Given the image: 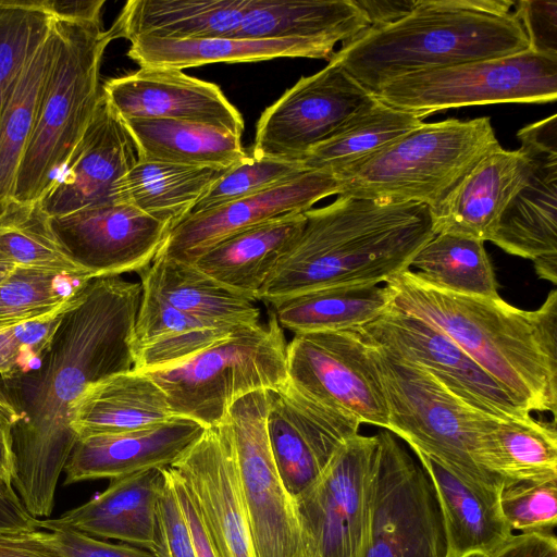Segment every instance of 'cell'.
<instances>
[{"instance_id": "cell-1", "label": "cell", "mask_w": 557, "mask_h": 557, "mask_svg": "<svg viewBox=\"0 0 557 557\" xmlns=\"http://www.w3.org/2000/svg\"><path fill=\"white\" fill-rule=\"evenodd\" d=\"M140 297L141 284L121 275L91 278L63 312L37 366L0 379L18 417L11 484L36 519L51 515L59 476L77 442L72 405L89 385L134 368Z\"/></svg>"}, {"instance_id": "cell-2", "label": "cell", "mask_w": 557, "mask_h": 557, "mask_svg": "<svg viewBox=\"0 0 557 557\" xmlns=\"http://www.w3.org/2000/svg\"><path fill=\"white\" fill-rule=\"evenodd\" d=\"M385 285L393 306L454 341L529 412L557 411V290L535 310L499 295L455 294L431 286L411 269Z\"/></svg>"}, {"instance_id": "cell-3", "label": "cell", "mask_w": 557, "mask_h": 557, "mask_svg": "<svg viewBox=\"0 0 557 557\" xmlns=\"http://www.w3.org/2000/svg\"><path fill=\"white\" fill-rule=\"evenodd\" d=\"M304 214L302 230L258 294L270 306L320 288L385 283L434 237L421 203L339 195Z\"/></svg>"}, {"instance_id": "cell-4", "label": "cell", "mask_w": 557, "mask_h": 557, "mask_svg": "<svg viewBox=\"0 0 557 557\" xmlns=\"http://www.w3.org/2000/svg\"><path fill=\"white\" fill-rule=\"evenodd\" d=\"M508 0H417L401 18L369 27L329 61L370 92L396 78L528 50Z\"/></svg>"}, {"instance_id": "cell-5", "label": "cell", "mask_w": 557, "mask_h": 557, "mask_svg": "<svg viewBox=\"0 0 557 557\" xmlns=\"http://www.w3.org/2000/svg\"><path fill=\"white\" fill-rule=\"evenodd\" d=\"M111 41L101 22L53 17L51 61L12 200L38 202L61 173L101 97L100 67Z\"/></svg>"}, {"instance_id": "cell-6", "label": "cell", "mask_w": 557, "mask_h": 557, "mask_svg": "<svg viewBox=\"0 0 557 557\" xmlns=\"http://www.w3.org/2000/svg\"><path fill=\"white\" fill-rule=\"evenodd\" d=\"M499 147L488 116L423 122L339 175L338 196L432 208Z\"/></svg>"}, {"instance_id": "cell-7", "label": "cell", "mask_w": 557, "mask_h": 557, "mask_svg": "<svg viewBox=\"0 0 557 557\" xmlns=\"http://www.w3.org/2000/svg\"><path fill=\"white\" fill-rule=\"evenodd\" d=\"M367 345L387 401V431L470 487L499 494L503 485L480 468L478 457L485 434L500 419L467 405L423 368Z\"/></svg>"}, {"instance_id": "cell-8", "label": "cell", "mask_w": 557, "mask_h": 557, "mask_svg": "<svg viewBox=\"0 0 557 557\" xmlns=\"http://www.w3.org/2000/svg\"><path fill=\"white\" fill-rule=\"evenodd\" d=\"M286 349L283 329L270 311L267 322L242 325L194 357L145 374L164 392L174 416L212 428L244 395L287 384Z\"/></svg>"}, {"instance_id": "cell-9", "label": "cell", "mask_w": 557, "mask_h": 557, "mask_svg": "<svg viewBox=\"0 0 557 557\" xmlns=\"http://www.w3.org/2000/svg\"><path fill=\"white\" fill-rule=\"evenodd\" d=\"M384 103L424 119L441 110L557 98V55L530 50L412 73L381 86Z\"/></svg>"}, {"instance_id": "cell-10", "label": "cell", "mask_w": 557, "mask_h": 557, "mask_svg": "<svg viewBox=\"0 0 557 557\" xmlns=\"http://www.w3.org/2000/svg\"><path fill=\"white\" fill-rule=\"evenodd\" d=\"M379 438L347 440L319 478L294 497L299 557H364L371 537Z\"/></svg>"}, {"instance_id": "cell-11", "label": "cell", "mask_w": 557, "mask_h": 557, "mask_svg": "<svg viewBox=\"0 0 557 557\" xmlns=\"http://www.w3.org/2000/svg\"><path fill=\"white\" fill-rule=\"evenodd\" d=\"M271 398L267 389L246 394L230 406L225 419L257 557H299L295 500L277 472L268 436Z\"/></svg>"}, {"instance_id": "cell-12", "label": "cell", "mask_w": 557, "mask_h": 557, "mask_svg": "<svg viewBox=\"0 0 557 557\" xmlns=\"http://www.w3.org/2000/svg\"><path fill=\"white\" fill-rule=\"evenodd\" d=\"M288 383L360 424L389 428L387 401L369 346L351 329L295 334L287 344Z\"/></svg>"}, {"instance_id": "cell-13", "label": "cell", "mask_w": 557, "mask_h": 557, "mask_svg": "<svg viewBox=\"0 0 557 557\" xmlns=\"http://www.w3.org/2000/svg\"><path fill=\"white\" fill-rule=\"evenodd\" d=\"M372 528L364 557H444L445 541L430 480L389 431L377 433Z\"/></svg>"}, {"instance_id": "cell-14", "label": "cell", "mask_w": 557, "mask_h": 557, "mask_svg": "<svg viewBox=\"0 0 557 557\" xmlns=\"http://www.w3.org/2000/svg\"><path fill=\"white\" fill-rule=\"evenodd\" d=\"M373 94L333 61L301 77L260 115L253 157L301 160L332 137Z\"/></svg>"}, {"instance_id": "cell-15", "label": "cell", "mask_w": 557, "mask_h": 557, "mask_svg": "<svg viewBox=\"0 0 557 557\" xmlns=\"http://www.w3.org/2000/svg\"><path fill=\"white\" fill-rule=\"evenodd\" d=\"M352 330L367 344L423 368L478 410L500 420L531 416L447 335L393 305L373 321Z\"/></svg>"}, {"instance_id": "cell-16", "label": "cell", "mask_w": 557, "mask_h": 557, "mask_svg": "<svg viewBox=\"0 0 557 557\" xmlns=\"http://www.w3.org/2000/svg\"><path fill=\"white\" fill-rule=\"evenodd\" d=\"M517 137L530 170L491 242L507 253L532 260L537 276L556 285L557 115L522 127Z\"/></svg>"}, {"instance_id": "cell-17", "label": "cell", "mask_w": 557, "mask_h": 557, "mask_svg": "<svg viewBox=\"0 0 557 557\" xmlns=\"http://www.w3.org/2000/svg\"><path fill=\"white\" fill-rule=\"evenodd\" d=\"M49 222L64 252L91 278L147 269L172 230L170 223L121 201L49 216Z\"/></svg>"}, {"instance_id": "cell-18", "label": "cell", "mask_w": 557, "mask_h": 557, "mask_svg": "<svg viewBox=\"0 0 557 557\" xmlns=\"http://www.w3.org/2000/svg\"><path fill=\"white\" fill-rule=\"evenodd\" d=\"M170 469L196 506L219 557H257L225 417Z\"/></svg>"}, {"instance_id": "cell-19", "label": "cell", "mask_w": 557, "mask_h": 557, "mask_svg": "<svg viewBox=\"0 0 557 557\" xmlns=\"http://www.w3.org/2000/svg\"><path fill=\"white\" fill-rule=\"evenodd\" d=\"M360 423L310 399L288 382L272 392L267 429L274 462L287 492L296 497L322 473Z\"/></svg>"}, {"instance_id": "cell-20", "label": "cell", "mask_w": 557, "mask_h": 557, "mask_svg": "<svg viewBox=\"0 0 557 557\" xmlns=\"http://www.w3.org/2000/svg\"><path fill=\"white\" fill-rule=\"evenodd\" d=\"M139 160L132 134L101 92L87 128L39 205L52 218L114 201L116 183Z\"/></svg>"}, {"instance_id": "cell-21", "label": "cell", "mask_w": 557, "mask_h": 557, "mask_svg": "<svg viewBox=\"0 0 557 557\" xmlns=\"http://www.w3.org/2000/svg\"><path fill=\"white\" fill-rule=\"evenodd\" d=\"M122 120H173L206 124L242 136L244 120L218 85L165 67H139L101 88Z\"/></svg>"}, {"instance_id": "cell-22", "label": "cell", "mask_w": 557, "mask_h": 557, "mask_svg": "<svg viewBox=\"0 0 557 557\" xmlns=\"http://www.w3.org/2000/svg\"><path fill=\"white\" fill-rule=\"evenodd\" d=\"M339 194V181L326 171H308L263 193L186 215L170 232L158 255L193 263L222 239L278 216L304 213L319 200Z\"/></svg>"}, {"instance_id": "cell-23", "label": "cell", "mask_w": 557, "mask_h": 557, "mask_svg": "<svg viewBox=\"0 0 557 557\" xmlns=\"http://www.w3.org/2000/svg\"><path fill=\"white\" fill-rule=\"evenodd\" d=\"M206 426L185 417L132 431L77 440L64 467V484L114 479L174 463L205 433Z\"/></svg>"}, {"instance_id": "cell-24", "label": "cell", "mask_w": 557, "mask_h": 557, "mask_svg": "<svg viewBox=\"0 0 557 557\" xmlns=\"http://www.w3.org/2000/svg\"><path fill=\"white\" fill-rule=\"evenodd\" d=\"M529 170L521 149L500 146L487 153L438 205L429 208L434 235L449 233L491 242Z\"/></svg>"}, {"instance_id": "cell-25", "label": "cell", "mask_w": 557, "mask_h": 557, "mask_svg": "<svg viewBox=\"0 0 557 557\" xmlns=\"http://www.w3.org/2000/svg\"><path fill=\"white\" fill-rule=\"evenodd\" d=\"M165 482L163 468L110 480L89 502L39 528L70 529L97 539H114L150 550L157 530V505Z\"/></svg>"}, {"instance_id": "cell-26", "label": "cell", "mask_w": 557, "mask_h": 557, "mask_svg": "<svg viewBox=\"0 0 557 557\" xmlns=\"http://www.w3.org/2000/svg\"><path fill=\"white\" fill-rule=\"evenodd\" d=\"M413 454L434 491L445 541L444 557L486 556L513 535L499 507L500 493L476 491L431 457Z\"/></svg>"}, {"instance_id": "cell-27", "label": "cell", "mask_w": 557, "mask_h": 557, "mask_svg": "<svg viewBox=\"0 0 557 557\" xmlns=\"http://www.w3.org/2000/svg\"><path fill=\"white\" fill-rule=\"evenodd\" d=\"M335 45L313 39H252L234 37L164 39L139 37L127 57L139 67L184 70L211 63H246L277 58L330 60Z\"/></svg>"}, {"instance_id": "cell-28", "label": "cell", "mask_w": 557, "mask_h": 557, "mask_svg": "<svg viewBox=\"0 0 557 557\" xmlns=\"http://www.w3.org/2000/svg\"><path fill=\"white\" fill-rule=\"evenodd\" d=\"M174 414L161 387L134 369L89 385L70 410L77 440L150 426Z\"/></svg>"}, {"instance_id": "cell-29", "label": "cell", "mask_w": 557, "mask_h": 557, "mask_svg": "<svg viewBox=\"0 0 557 557\" xmlns=\"http://www.w3.org/2000/svg\"><path fill=\"white\" fill-rule=\"evenodd\" d=\"M370 27L355 0H246L234 38L313 39L334 45Z\"/></svg>"}, {"instance_id": "cell-30", "label": "cell", "mask_w": 557, "mask_h": 557, "mask_svg": "<svg viewBox=\"0 0 557 557\" xmlns=\"http://www.w3.org/2000/svg\"><path fill=\"white\" fill-rule=\"evenodd\" d=\"M305 220L304 213H293L253 225L216 243L193 264L258 300L260 289L299 235Z\"/></svg>"}, {"instance_id": "cell-31", "label": "cell", "mask_w": 557, "mask_h": 557, "mask_svg": "<svg viewBox=\"0 0 557 557\" xmlns=\"http://www.w3.org/2000/svg\"><path fill=\"white\" fill-rule=\"evenodd\" d=\"M246 0H131L108 33L112 40L139 37L193 39L231 37Z\"/></svg>"}, {"instance_id": "cell-32", "label": "cell", "mask_w": 557, "mask_h": 557, "mask_svg": "<svg viewBox=\"0 0 557 557\" xmlns=\"http://www.w3.org/2000/svg\"><path fill=\"white\" fill-rule=\"evenodd\" d=\"M139 275L140 282L150 285L169 304L191 317L230 325L260 322L258 300L225 286L193 263L158 255Z\"/></svg>"}, {"instance_id": "cell-33", "label": "cell", "mask_w": 557, "mask_h": 557, "mask_svg": "<svg viewBox=\"0 0 557 557\" xmlns=\"http://www.w3.org/2000/svg\"><path fill=\"white\" fill-rule=\"evenodd\" d=\"M478 463L503 487L557 480L556 421L498 420L482 441Z\"/></svg>"}, {"instance_id": "cell-34", "label": "cell", "mask_w": 557, "mask_h": 557, "mask_svg": "<svg viewBox=\"0 0 557 557\" xmlns=\"http://www.w3.org/2000/svg\"><path fill=\"white\" fill-rule=\"evenodd\" d=\"M230 168L139 160L116 183L113 200L129 203L173 228Z\"/></svg>"}, {"instance_id": "cell-35", "label": "cell", "mask_w": 557, "mask_h": 557, "mask_svg": "<svg viewBox=\"0 0 557 557\" xmlns=\"http://www.w3.org/2000/svg\"><path fill=\"white\" fill-rule=\"evenodd\" d=\"M140 160L230 168L247 153L242 136L215 126L173 120H123Z\"/></svg>"}, {"instance_id": "cell-36", "label": "cell", "mask_w": 557, "mask_h": 557, "mask_svg": "<svg viewBox=\"0 0 557 557\" xmlns=\"http://www.w3.org/2000/svg\"><path fill=\"white\" fill-rule=\"evenodd\" d=\"M393 305L384 285H346L309 290L272 305L278 324L294 334L351 330Z\"/></svg>"}, {"instance_id": "cell-37", "label": "cell", "mask_w": 557, "mask_h": 557, "mask_svg": "<svg viewBox=\"0 0 557 557\" xmlns=\"http://www.w3.org/2000/svg\"><path fill=\"white\" fill-rule=\"evenodd\" d=\"M423 124V119L373 98L332 137L310 149L300 160L309 171L338 177L389 144Z\"/></svg>"}, {"instance_id": "cell-38", "label": "cell", "mask_w": 557, "mask_h": 557, "mask_svg": "<svg viewBox=\"0 0 557 557\" xmlns=\"http://www.w3.org/2000/svg\"><path fill=\"white\" fill-rule=\"evenodd\" d=\"M426 284L460 295L496 297L498 284L484 243L460 235H434L409 269Z\"/></svg>"}, {"instance_id": "cell-39", "label": "cell", "mask_w": 557, "mask_h": 557, "mask_svg": "<svg viewBox=\"0 0 557 557\" xmlns=\"http://www.w3.org/2000/svg\"><path fill=\"white\" fill-rule=\"evenodd\" d=\"M52 55V28L0 112V213L12 201L16 173L30 138Z\"/></svg>"}, {"instance_id": "cell-40", "label": "cell", "mask_w": 557, "mask_h": 557, "mask_svg": "<svg viewBox=\"0 0 557 557\" xmlns=\"http://www.w3.org/2000/svg\"><path fill=\"white\" fill-rule=\"evenodd\" d=\"M90 280L15 265L0 282V330L65 309Z\"/></svg>"}, {"instance_id": "cell-41", "label": "cell", "mask_w": 557, "mask_h": 557, "mask_svg": "<svg viewBox=\"0 0 557 557\" xmlns=\"http://www.w3.org/2000/svg\"><path fill=\"white\" fill-rule=\"evenodd\" d=\"M0 250L18 267L88 275L64 252L39 201L12 200L0 213Z\"/></svg>"}, {"instance_id": "cell-42", "label": "cell", "mask_w": 557, "mask_h": 557, "mask_svg": "<svg viewBox=\"0 0 557 557\" xmlns=\"http://www.w3.org/2000/svg\"><path fill=\"white\" fill-rule=\"evenodd\" d=\"M52 23L41 0H0V112Z\"/></svg>"}, {"instance_id": "cell-43", "label": "cell", "mask_w": 557, "mask_h": 557, "mask_svg": "<svg viewBox=\"0 0 557 557\" xmlns=\"http://www.w3.org/2000/svg\"><path fill=\"white\" fill-rule=\"evenodd\" d=\"M308 171L299 160L247 154L210 186L187 215L263 193Z\"/></svg>"}, {"instance_id": "cell-44", "label": "cell", "mask_w": 557, "mask_h": 557, "mask_svg": "<svg viewBox=\"0 0 557 557\" xmlns=\"http://www.w3.org/2000/svg\"><path fill=\"white\" fill-rule=\"evenodd\" d=\"M499 507L512 531L553 532L557 524V480L505 486L499 494Z\"/></svg>"}, {"instance_id": "cell-45", "label": "cell", "mask_w": 557, "mask_h": 557, "mask_svg": "<svg viewBox=\"0 0 557 557\" xmlns=\"http://www.w3.org/2000/svg\"><path fill=\"white\" fill-rule=\"evenodd\" d=\"M65 309L0 330V377L2 380L24 374L37 366L60 325Z\"/></svg>"}, {"instance_id": "cell-46", "label": "cell", "mask_w": 557, "mask_h": 557, "mask_svg": "<svg viewBox=\"0 0 557 557\" xmlns=\"http://www.w3.org/2000/svg\"><path fill=\"white\" fill-rule=\"evenodd\" d=\"M242 325H210L161 336L134 348V370L151 372L174 367L227 337Z\"/></svg>"}, {"instance_id": "cell-47", "label": "cell", "mask_w": 557, "mask_h": 557, "mask_svg": "<svg viewBox=\"0 0 557 557\" xmlns=\"http://www.w3.org/2000/svg\"><path fill=\"white\" fill-rule=\"evenodd\" d=\"M141 284V297L134 327V348L173 333L210 325L211 323L191 317L169 304L154 288Z\"/></svg>"}, {"instance_id": "cell-48", "label": "cell", "mask_w": 557, "mask_h": 557, "mask_svg": "<svg viewBox=\"0 0 557 557\" xmlns=\"http://www.w3.org/2000/svg\"><path fill=\"white\" fill-rule=\"evenodd\" d=\"M165 482L157 505V530L150 552L157 557H196L191 535L171 480Z\"/></svg>"}, {"instance_id": "cell-49", "label": "cell", "mask_w": 557, "mask_h": 557, "mask_svg": "<svg viewBox=\"0 0 557 557\" xmlns=\"http://www.w3.org/2000/svg\"><path fill=\"white\" fill-rule=\"evenodd\" d=\"M515 7L513 12L528 39V50L557 55V0H520Z\"/></svg>"}, {"instance_id": "cell-50", "label": "cell", "mask_w": 557, "mask_h": 557, "mask_svg": "<svg viewBox=\"0 0 557 557\" xmlns=\"http://www.w3.org/2000/svg\"><path fill=\"white\" fill-rule=\"evenodd\" d=\"M49 536L66 557H157L138 546L112 544L70 529L52 530Z\"/></svg>"}, {"instance_id": "cell-51", "label": "cell", "mask_w": 557, "mask_h": 557, "mask_svg": "<svg viewBox=\"0 0 557 557\" xmlns=\"http://www.w3.org/2000/svg\"><path fill=\"white\" fill-rule=\"evenodd\" d=\"M0 557H66L50 540L49 533L37 530H1Z\"/></svg>"}, {"instance_id": "cell-52", "label": "cell", "mask_w": 557, "mask_h": 557, "mask_svg": "<svg viewBox=\"0 0 557 557\" xmlns=\"http://www.w3.org/2000/svg\"><path fill=\"white\" fill-rule=\"evenodd\" d=\"M194 543L196 557H219L200 515L176 474L165 467Z\"/></svg>"}, {"instance_id": "cell-53", "label": "cell", "mask_w": 557, "mask_h": 557, "mask_svg": "<svg viewBox=\"0 0 557 557\" xmlns=\"http://www.w3.org/2000/svg\"><path fill=\"white\" fill-rule=\"evenodd\" d=\"M482 557H557L553 532L513 534L503 546Z\"/></svg>"}, {"instance_id": "cell-54", "label": "cell", "mask_w": 557, "mask_h": 557, "mask_svg": "<svg viewBox=\"0 0 557 557\" xmlns=\"http://www.w3.org/2000/svg\"><path fill=\"white\" fill-rule=\"evenodd\" d=\"M38 528L39 520L27 512L11 482L0 475V531Z\"/></svg>"}, {"instance_id": "cell-55", "label": "cell", "mask_w": 557, "mask_h": 557, "mask_svg": "<svg viewBox=\"0 0 557 557\" xmlns=\"http://www.w3.org/2000/svg\"><path fill=\"white\" fill-rule=\"evenodd\" d=\"M54 17L67 21L101 22L103 0H41Z\"/></svg>"}, {"instance_id": "cell-56", "label": "cell", "mask_w": 557, "mask_h": 557, "mask_svg": "<svg viewBox=\"0 0 557 557\" xmlns=\"http://www.w3.org/2000/svg\"><path fill=\"white\" fill-rule=\"evenodd\" d=\"M17 419L14 406L0 386V475L9 482L13 465L12 431Z\"/></svg>"}, {"instance_id": "cell-57", "label": "cell", "mask_w": 557, "mask_h": 557, "mask_svg": "<svg viewBox=\"0 0 557 557\" xmlns=\"http://www.w3.org/2000/svg\"><path fill=\"white\" fill-rule=\"evenodd\" d=\"M366 14L370 27L393 23L414 7L417 0H355Z\"/></svg>"}, {"instance_id": "cell-58", "label": "cell", "mask_w": 557, "mask_h": 557, "mask_svg": "<svg viewBox=\"0 0 557 557\" xmlns=\"http://www.w3.org/2000/svg\"><path fill=\"white\" fill-rule=\"evenodd\" d=\"M14 267L15 265L0 250V282L10 274Z\"/></svg>"}]
</instances>
